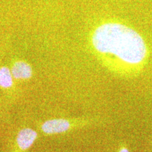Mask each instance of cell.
Returning <instances> with one entry per match:
<instances>
[{"label":"cell","instance_id":"cell-4","mask_svg":"<svg viewBox=\"0 0 152 152\" xmlns=\"http://www.w3.org/2000/svg\"><path fill=\"white\" fill-rule=\"evenodd\" d=\"M14 78L17 80H27L33 75V70L30 64L23 61H16L11 69Z\"/></svg>","mask_w":152,"mask_h":152},{"label":"cell","instance_id":"cell-2","mask_svg":"<svg viewBox=\"0 0 152 152\" xmlns=\"http://www.w3.org/2000/svg\"><path fill=\"white\" fill-rule=\"evenodd\" d=\"M71 124L66 119H52L45 121L42 125V130L48 134H59L69 130Z\"/></svg>","mask_w":152,"mask_h":152},{"label":"cell","instance_id":"cell-6","mask_svg":"<svg viewBox=\"0 0 152 152\" xmlns=\"http://www.w3.org/2000/svg\"><path fill=\"white\" fill-rule=\"evenodd\" d=\"M119 152H129V151H128V150L126 149V148L123 147V148H122V149H121V150H120Z\"/></svg>","mask_w":152,"mask_h":152},{"label":"cell","instance_id":"cell-1","mask_svg":"<svg viewBox=\"0 0 152 152\" xmlns=\"http://www.w3.org/2000/svg\"><path fill=\"white\" fill-rule=\"evenodd\" d=\"M92 42L97 52L113 55L127 64H140L147 54L141 36L134 30L119 23L100 26L94 30Z\"/></svg>","mask_w":152,"mask_h":152},{"label":"cell","instance_id":"cell-3","mask_svg":"<svg viewBox=\"0 0 152 152\" xmlns=\"http://www.w3.org/2000/svg\"><path fill=\"white\" fill-rule=\"evenodd\" d=\"M37 137V133L31 128H23L19 131L16 137L17 145L22 151L28 150Z\"/></svg>","mask_w":152,"mask_h":152},{"label":"cell","instance_id":"cell-5","mask_svg":"<svg viewBox=\"0 0 152 152\" xmlns=\"http://www.w3.org/2000/svg\"><path fill=\"white\" fill-rule=\"evenodd\" d=\"M13 78L11 70L8 67L0 68V87L4 89L10 88L13 85Z\"/></svg>","mask_w":152,"mask_h":152}]
</instances>
